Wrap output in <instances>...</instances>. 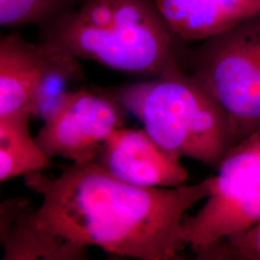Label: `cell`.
I'll return each instance as SVG.
<instances>
[{
    "label": "cell",
    "mask_w": 260,
    "mask_h": 260,
    "mask_svg": "<svg viewBox=\"0 0 260 260\" xmlns=\"http://www.w3.org/2000/svg\"><path fill=\"white\" fill-rule=\"evenodd\" d=\"M24 177L28 188L42 197L30 214L39 229L80 249L98 246L141 260L177 259L186 246L182 220L211 188V177L193 185L140 187L94 161L63 167L57 177L42 172Z\"/></svg>",
    "instance_id": "cell-1"
},
{
    "label": "cell",
    "mask_w": 260,
    "mask_h": 260,
    "mask_svg": "<svg viewBox=\"0 0 260 260\" xmlns=\"http://www.w3.org/2000/svg\"><path fill=\"white\" fill-rule=\"evenodd\" d=\"M40 42L128 75L188 72L190 47L152 0H84Z\"/></svg>",
    "instance_id": "cell-2"
},
{
    "label": "cell",
    "mask_w": 260,
    "mask_h": 260,
    "mask_svg": "<svg viewBox=\"0 0 260 260\" xmlns=\"http://www.w3.org/2000/svg\"><path fill=\"white\" fill-rule=\"evenodd\" d=\"M103 90L138 118L163 149L178 158L217 169L239 143L229 114L189 72Z\"/></svg>",
    "instance_id": "cell-3"
},
{
    "label": "cell",
    "mask_w": 260,
    "mask_h": 260,
    "mask_svg": "<svg viewBox=\"0 0 260 260\" xmlns=\"http://www.w3.org/2000/svg\"><path fill=\"white\" fill-rule=\"evenodd\" d=\"M188 72L229 114L240 142L260 127V11L190 48Z\"/></svg>",
    "instance_id": "cell-4"
},
{
    "label": "cell",
    "mask_w": 260,
    "mask_h": 260,
    "mask_svg": "<svg viewBox=\"0 0 260 260\" xmlns=\"http://www.w3.org/2000/svg\"><path fill=\"white\" fill-rule=\"evenodd\" d=\"M211 177L204 206L182 220L180 236L200 259L260 223V127L236 144Z\"/></svg>",
    "instance_id": "cell-5"
},
{
    "label": "cell",
    "mask_w": 260,
    "mask_h": 260,
    "mask_svg": "<svg viewBox=\"0 0 260 260\" xmlns=\"http://www.w3.org/2000/svg\"><path fill=\"white\" fill-rule=\"evenodd\" d=\"M126 112L102 88L72 90L44 121L35 140L48 157L92 162L112 132L124 126Z\"/></svg>",
    "instance_id": "cell-6"
},
{
    "label": "cell",
    "mask_w": 260,
    "mask_h": 260,
    "mask_svg": "<svg viewBox=\"0 0 260 260\" xmlns=\"http://www.w3.org/2000/svg\"><path fill=\"white\" fill-rule=\"evenodd\" d=\"M94 162L113 176L140 187H177L188 178L180 158L163 149L144 128L122 126L112 132Z\"/></svg>",
    "instance_id": "cell-7"
},
{
    "label": "cell",
    "mask_w": 260,
    "mask_h": 260,
    "mask_svg": "<svg viewBox=\"0 0 260 260\" xmlns=\"http://www.w3.org/2000/svg\"><path fill=\"white\" fill-rule=\"evenodd\" d=\"M47 61V50L43 43H30L17 33L1 37L0 118L31 116L32 98Z\"/></svg>",
    "instance_id": "cell-8"
},
{
    "label": "cell",
    "mask_w": 260,
    "mask_h": 260,
    "mask_svg": "<svg viewBox=\"0 0 260 260\" xmlns=\"http://www.w3.org/2000/svg\"><path fill=\"white\" fill-rule=\"evenodd\" d=\"M185 43L203 42L260 11V0H152Z\"/></svg>",
    "instance_id": "cell-9"
},
{
    "label": "cell",
    "mask_w": 260,
    "mask_h": 260,
    "mask_svg": "<svg viewBox=\"0 0 260 260\" xmlns=\"http://www.w3.org/2000/svg\"><path fill=\"white\" fill-rule=\"evenodd\" d=\"M30 200L17 198L1 204L0 239L3 259H86V250L39 229L31 220Z\"/></svg>",
    "instance_id": "cell-10"
},
{
    "label": "cell",
    "mask_w": 260,
    "mask_h": 260,
    "mask_svg": "<svg viewBox=\"0 0 260 260\" xmlns=\"http://www.w3.org/2000/svg\"><path fill=\"white\" fill-rule=\"evenodd\" d=\"M29 115L0 118V181L42 172L51 164V158L32 137Z\"/></svg>",
    "instance_id": "cell-11"
},
{
    "label": "cell",
    "mask_w": 260,
    "mask_h": 260,
    "mask_svg": "<svg viewBox=\"0 0 260 260\" xmlns=\"http://www.w3.org/2000/svg\"><path fill=\"white\" fill-rule=\"evenodd\" d=\"M43 44L47 50V65L32 98L30 113L45 121L71 91L68 87L84 80L85 74L78 58Z\"/></svg>",
    "instance_id": "cell-12"
},
{
    "label": "cell",
    "mask_w": 260,
    "mask_h": 260,
    "mask_svg": "<svg viewBox=\"0 0 260 260\" xmlns=\"http://www.w3.org/2000/svg\"><path fill=\"white\" fill-rule=\"evenodd\" d=\"M84 0H0V25H37L41 35L75 11Z\"/></svg>",
    "instance_id": "cell-13"
},
{
    "label": "cell",
    "mask_w": 260,
    "mask_h": 260,
    "mask_svg": "<svg viewBox=\"0 0 260 260\" xmlns=\"http://www.w3.org/2000/svg\"><path fill=\"white\" fill-rule=\"evenodd\" d=\"M200 259L260 260V223L246 233L217 244Z\"/></svg>",
    "instance_id": "cell-14"
}]
</instances>
